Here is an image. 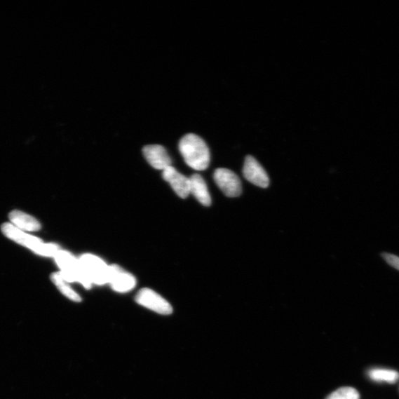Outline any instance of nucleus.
<instances>
[{"label":"nucleus","instance_id":"4468645a","mask_svg":"<svg viewBox=\"0 0 399 399\" xmlns=\"http://www.w3.org/2000/svg\"><path fill=\"white\" fill-rule=\"evenodd\" d=\"M50 279L64 296L74 302L81 301V297L69 285V283L63 279L60 272L52 273Z\"/></svg>","mask_w":399,"mask_h":399},{"label":"nucleus","instance_id":"7ed1b4c3","mask_svg":"<svg viewBox=\"0 0 399 399\" xmlns=\"http://www.w3.org/2000/svg\"><path fill=\"white\" fill-rule=\"evenodd\" d=\"M55 261L60 269V273L69 283L78 282L87 289L92 288L93 283L82 269L79 259L70 252L60 250L54 256Z\"/></svg>","mask_w":399,"mask_h":399},{"label":"nucleus","instance_id":"f257e3e1","mask_svg":"<svg viewBox=\"0 0 399 399\" xmlns=\"http://www.w3.org/2000/svg\"><path fill=\"white\" fill-rule=\"evenodd\" d=\"M178 149L189 168L197 171L208 169L210 152L208 144L196 134L185 135L179 142Z\"/></svg>","mask_w":399,"mask_h":399},{"label":"nucleus","instance_id":"423d86ee","mask_svg":"<svg viewBox=\"0 0 399 399\" xmlns=\"http://www.w3.org/2000/svg\"><path fill=\"white\" fill-rule=\"evenodd\" d=\"M214 180L223 194L229 198H236L242 194L239 177L230 170L219 168L214 173Z\"/></svg>","mask_w":399,"mask_h":399},{"label":"nucleus","instance_id":"ddd939ff","mask_svg":"<svg viewBox=\"0 0 399 399\" xmlns=\"http://www.w3.org/2000/svg\"><path fill=\"white\" fill-rule=\"evenodd\" d=\"M368 377L377 382L395 384L399 379L397 371L386 368H373L368 371Z\"/></svg>","mask_w":399,"mask_h":399},{"label":"nucleus","instance_id":"6e6552de","mask_svg":"<svg viewBox=\"0 0 399 399\" xmlns=\"http://www.w3.org/2000/svg\"><path fill=\"white\" fill-rule=\"evenodd\" d=\"M243 173L246 180L252 184L261 188L269 187V176L266 170L254 157L248 156L245 158Z\"/></svg>","mask_w":399,"mask_h":399},{"label":"nucleus","instance_id":"9d476101","mask_svg":"<svg viewBox=\"0 0 399 399\" xmlns=\"http://www.w3.org/2000/svg\"><path fill=\"white\" fill-rule=\"evenodd\" d=\"M163 178L168 182L175 194L181 198L185 199L190 194V181L175 168L170 166L165 169L162 173Z\"/></svg>","mask_w":399,"mask_h":399},{"label":"nucleus","instance_id":"0eeeda50","mask_svg":"<svg viewBox=\"0 0 399 399\" xmlns=\"http://www.w3.org/2000/svg\"><path fill=\"white\" fill-rule=\"evenodd\" d=\"M108 284L118 293H128L135 288L136 279L121 266L113 264L109 266Z\"/></svg>","mask_w":399,"mask_h":399},{"label":"nucleus","instance_id":"2eb2a0df","mask_svg":"<svg viewBox=\"0 0 399 399\" xmlns=\"http://www.w3.org/2000/svg\"><path fill=\"white\" fill-rule=\"evenodd\" d=\"M360 395L355 388L351 387H343L339 388L329 395L326 399H360Z\"/></svg>","mask_w":399,"mask_h":399},{"label":"nucleus","instance_id":"9b49d317","mask_svg":"<svg viewBox=\"0 0 399 399\" xmlns=\"http://www.w3.org/2000/svg\"><path fill=\"white\" fill-rule=\"evenodd\" d=\"M190 194L203 205L210 206L212 204V198L210 191L203 177L198 174L192 175L189 177Z\"/></svg>","mask_w":399,"mask_h":399},{"label":"nucleus","instance_id":"f03ea898","mask_svg":"<svg viewBox=\"0 0 399 399\" xmlns=\"http://www.w3.org/2000/svg\"><path fill=\"white\" fill-rule=\"evenodd\" d=\"M1 229L3 233L8 238L27 247V249L32 250L37 255L54 257L60 250L58 245L53 243L46 244L42 240L27 235V234L11 224H4Z\"/></svg>","mask_w":399,"mask_h":399},{"label":"nucleus","instance_id":"f8f14e48","mask_svg":"<svg viewBox=\"0 0 399 399\" xmlns=\"http://www.w3.org/2000/svg\"><path fill=\"white\" fill-rule=\"evenodd\" d=\"M9 218L11 224L21 231H34L41 228L36 219L19 210L11 212Z\"/></svg>","mask_w":399,"mask_h":399},{"label":"nucleus","instance_id":"39448f33","mask_svg":"<svg viewBox=\"0 0 399 399\" xmlns=\"http://www.w3.org/2000/svg\"><path fill=\"white\" fill-rule=\"evenodd\" d=\"M137 304L162 315L173 313V309L169 302L152 289L144 288L135 297Z\"/></svg>","mask_w":399,"mask_h":399},{"label":"nucleus","instance_id":"20e7f679","mask_svg":"<svg viewBox=\"0 0 399 399\" xmlns=\"http://www.w3.org/2000/svg\"><path fill=\"white\" fill-rule=\"evenodd\" d=\"M79 260L93 285L108 284L109 266L102 259L91 254H86L81 256Z\"/></svg>","mask_w":399,"mask_h":399},{"label":"nucleus","instance_id":"1a4fd4ad","mask_svg":"<svg viewBox=\"0 0 399 399\" xmlns=\"http://www.w3.org/2000/svg\"><path fill=\"white\" fill-rule=\"evenodd\" d=\"M143 155L154 169L164 170L172 166V159L168 151L159 144L147 145L143 148Z\"/></svg>","mask_w":399,"mask_h":399},{"label":"nucleus","instance_id":"dca6fc26","mask_svg":"<svg viewBox=\"0 0 399 399\" xmlns=\"http://www.w3.org/2000/svg\"><path fill=\"white\" fill-rule=\"evenodd\" d=\"M382 257L391 266L399 271V257L388 253H384Z\"/></svg>","mask_w":399,"mask_h":399}]
</instances>
